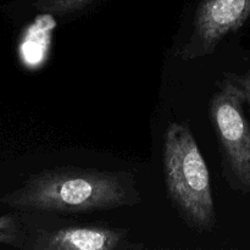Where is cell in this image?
<instances>
[{
  "label": "cell",
  "mask_w": 250,
  "mask_h": 250,
  "mask_svg": "<svg viewBox=\"0 0 250 250\" xmlns=\"http://www.w3.org/2000/svg\"><path fill=\"white\" fill-rule=\"evenodd\" d=\"M1 202L15 209L89 214L139 204L141 194L131 171L60 166L31 176Z\"/></svg>",
  "instance_id": "cell-1"
},
{
  "label": "cell",
  "mask_w": 250,
  "mask_h": 250,
  "mask_svg": "<svg viewBox=\"0 0 250 250\" xmlns=\"http://www.w3.org/2000/svg\"><path fill=\"white\" fill-rule=\"evenodd\" d=\"M164 178L167 195L181 219L197 232L216 226L207 163L187 122H172L164 139Z\"/></svg>",
  "instance_id": "cell-2"
},
{
  "label": "cell",
  "mask_w": 250,
  "mask_h": 250,
  "mask_svg": "<svg viewBox=\"0 0 250 250\" xmlns=\"http://www.w3.org/2000/svg\"><path fill=\"white\" fill-rule=\"evenodd\" d=\"M246 94L227 73L217 82L209 104L210 119L219 139L225 176L233 189L250 192V126L243 104Z\"/></svg>",
  "instance_id": "cell-3"
},
{
  "label": "cell",
  "mask_w": 250,
  "mask_h": 250,
  "mask_svg": "<svg viewBox=\"0 0 250 250\" xmlns=\"http://www.w3.org/2000/svg\"><path fill=\"white\" fill-rule=\"evenodd\" d=\"M250 17V0H199L188 41L178 58H205L216 51L229 34L238 31Z\"/></svg>",
  "instance_id": "cell-4"
},
{
  "label": "cell",
  "mask_w": 250,
  "mask_h": 250,
  "mask_svg": "<svg viewBox=\"0 0 250 250\" xmlns=\"http://www.w3.org/2000/svg\"><path fill=\"white\" fill-rule=\"evenodd\" d=\"M31 249L39 250H116L143 248L129 243L128 229L109 226H67L37 233Z\"/></svg>",
  "instance_id": "cell-5"
},
{
  "label": "cell",
  "mask_w": 250,
  "mask_h": 250,
  "mask_svg": "<svg viewBox=\"0 0 250 250\" xmlns=\"http://www.w3.org/2000/svg\"><path fill=\"white\" fill-rule=\"evenodd\" d=\"M95 1L97 0H33L39 10L60 16L81 11Z\"/></svg>",
  "instance_id": "cell-6"
},
{
  "label": "cell",
  "mask_w": 250,
  "mask_h": 250,
  "mask_svg": "<svg viewBox=\"0 0 250 250\" xmlns=\"http://www.w3.org/2000/svg\"><path fill=\"white\" fill-rule=\"evenodd\" d=\"M229 77L234 81L236 83H238L239 87L243 89L244 94H246L247 104L249 105L250 109V71L246 73H242V75H236V73H229Z\"/></svg>",
  "instance_id": "cell-7"
}]
</instances>
